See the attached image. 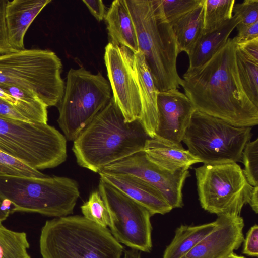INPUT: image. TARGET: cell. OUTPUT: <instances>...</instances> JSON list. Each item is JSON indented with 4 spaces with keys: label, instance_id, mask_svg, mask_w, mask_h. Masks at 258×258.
<instances>
[{
    "label": "cell",
    "instance_id": "3",
    "mask_svg": "<svg viewBox=\"0 0 258 258\" xmlns=\"http://www.w3.org/2000/svg\"><path fill=\"white\" fill-rule=\"evenodd\" d=\"M143 54L159 92L178 89L182 78L177 69L179 51L175 34L166 20L161 0H126Z\"/></svg>",
    "mask_w": 258,
    "mask_h": 258
},
{
    "label": "cell",
    "instance_id": "11",
    "mask_svg": "<svg viewBox=\"0 0 258 258\" xmlns=\"http://www.w3.org/2000/svg\"><path fill=\"white\" fill-rule=\"evenodd\" d=\"M98 191L109 211L110 231L114 238L131 249L150 252L152 248L150 212L101 178Z\"/></svg>",
    "mask_w": 258,
    "mask_h": 258
},
{
    "label": "cell",
    "instance_id": "5",
    "mask_svg": "<svg viewBox=\"0 0 258 258\" xmlns=\"http://www.w3.org/2000/svg\"><path fill=\"white\" fill-rule=\"evenodd\" d=\"M80 196L77 182L60 176L45 178L0 174V199L13 206L10 213H36L61 217L73 213Z\"/></svg>",
    "mask_w": 258,
    "mask_h": 258
},
{
    "label": "cell",
    "instance_id": "21",
    "mask_svg": "<svg viewBox=\"0 0 258 258\" xmlns=\"http://www.w3.org/2000/svg\"><path fill=\"white\" fill-rule=\"evenodd\" d=\"M0 99L13 106L31 122L47 123V107L32 92L0 84Z\"/></svg>",
    "mask_w": 258,
    "mask_h": 258
},
{
    "label": "cell",
    "instance_id": "9",
    "mask_svg": "<svg viewBox=\"0 0 258 258\" xmlns=\"http://www.w3.org/2000/svg\"><path fill=\"white\" fill-rule=\"evenodd\" d=\"M252 137L251 127L234 126L196 110L182 141L204 164L242 162L243 150Z\"/></svg>",
    "mask_w": 258,
    "mask_h": 258
},
{
    "label": "cell",
    "instance_id": "41",
    "mask_svg": "<svg viewBox=\"0 0 258 258\" xmlns=\"http://www.w3.org/2000/svg\"><path fill=\"white\" fill-rule=\"evenodd\" d=\"M123 258H141L140 251L136 249H131L124 250L123 252Z\"/></svg>",
    "mask_w": 258,
    "mask_h": 258
},
{
    "label": "cell",
    "instance_id": "17",
    "mask_svg": "<svg viewBox=\"0 0 258 258\" xmlns=\"http://www.w3.org/2000/svg\"><path fill=\"white\" fill-rule=\"evenodd\" d=\"M51 0H8L5 19L9 43L14 50L25 49V34L34 19Z\"/></svg>",
    "mask_w": 258,
    "mask_h": 258
},
{
    "label": "cell",
    "instance_id": "42",
    "mask_svg": "<svg viewBox=\"0 0 258 258\" xmlns=\"http://www.w3.org/2000/svg\"><path fill=\"white\" fill-rule=\"evenodd\" d=\"M226 258H246V257L244 256L238 255L233 252V253H231L230 255H229L228 256H227Z\"/></svg>",
    "mask_w": 258,
    "mask_h": 258
},
{
    "label": "cell",
    "instance_id": "32",
    "mask_svg": "<svg viewBox=\"0 0 258 258\" xmlns=\"http://www.w3.org/2000/svg\"><path fill=\"white\" fill-rule=\"evenodd\" d=\"M233 12L238 20L235 27L238 31L258 21V0H245L240 3H235Z\"/></svg>",
    "mask_w": 258,
    "mask_h": 258
},
{
    "label": "cell",
    "instance_id": "31",
    "mask_svg": "<svg viewBox=\"0 0 258 258\" xmlns=\"http://www.w3.org/2000/svg\"><path fill=\"white\" fill-rule=\"evenodd\" d=\"M202 2V0H161L165 18L170 24L192 11Z\"/></svg>",
    "mask_w": 258,
    "mask_h": 258
},
{
    "label": "cell",
    "instance_id": "10",
    "mask_svg": "<svg viewBox=\"0 0 258 258\" xmlns=\"http://www.w3.org/2000/svg\"><path fill=\"white\" fill-rule=\"evenodd\" d=\"M197 190L203 209L218 216H240L253 187L237 163L203 164L195 169Z\"/></svg>",
    "mask_w": 258,
    "mask_h": 258
},
{
    "label": "cell",
    "instance_id": "35",
    "mask_svg": "<svg viewBox=\"0 0 258 258\" xmlns=\"http://www.w3.org/2000/svg\"><path fill=\"white\" fill-rule=\"evenodd\" d=\"M258 38V21L245 26L238 31V34L232 38L238 44Z\"/></svg>",
    "mask_w": 258,
    "mask_h": 258
},
{
    "label": "cell",
    "instance_id": "14",
    "mask_svg": "<svg viewBox=\"0 0 258 258\" xmlns=\"http://www.w3.org/2000/svg\"><path fill=\"white\" fill-rule=\"evenodd\" d=\"M157 110L158 122L154 138L180 144L196 110L191 101L178 89L159 92Z\"/></svg>",
    "mask_w": 258,
    "mask_h": 258
},
{
    "label": "cell",
    "instance_id": "4",
    "mask_svg": "<svg viewBox=\"0 0 258 258\" xmlns=\"http://www.w3.org/2000/svg\"><path fill=\"white\" fill-rule=\"evenodd\" d=\"M39 248L42 258H121L124 251L110 230L81 215L47 220Z\"/></svg>",
    "mask_w": 258,
    "mask_h": 258
},
{
    "label": "cell",
    "instance_id": "13",
    "mask_svg": "<svg viewBox=\"0 0 258 258\" xmlns=\"http://www.w3.org/2000/svg\"><path fill=\"white\" fill-rule=\"evenodd\" d=\"M102 170L138 177L157 188L172 209L183 206L182 188L189 176L187 169L168 171L150 161L142 151L109 164Z\"/></svg>",
    "mask_w": 258,
    "mask_h": 258
},
{
    "label": "cell",
    "instance_id": "37",
    "mask_svg": "<svg viewBox=\"0 0 258 258\" xmlns=\"http://www.w3.org/2000/svg\"><path fill=\"white\" fill-rule=\"evenodd\" d=\"M83 2L97 21H101L105 20L107 11H106V7L102 1L83 0Z\"/></svg>",
    "mask_w": 258,
    "mask_h": 258
},
{
    "label": "cell",
    "instance_id": "24",
    "mask_svg": "<svg viewBox=\"0 0 258 258\" xmlns=\"http://www.w3.org/2000/svg\"><path fill=\"white\" fill-rule=\"evenodd\" d=\"M215 224L213 221L200 225H181L165 249L163 258H183L212 231Z\"/></svg>",
    "mask_w": 258,
    "mask_h": 258
},
{
    "label": "cell",
    "instance_id": "26",
    "mask_svg": "<svg viewBox=\"0 0 258 258\" xmlns=\"http://www.w3.org/2000/svg\"><path fill=\"white\" fill-rule=\"evenodd\" d=\"M27 234L0 225V258H31Z\"/></svg>",
    "mask_w": 258,
    "mask_h": 258
},
{
    "label": "cell",
    "instance_id": "34",
    "mask_svg": "<svg viewBox=\"0 0 258 258\" xmlns=\"http://www.w3.org/2000/svg\"><path fill=\"white\" fill-rule=\"evenodd\" d=\"M8 0H0V54L14 50L9 43L5 19V10Z\"/></svg>",
    "mask_w": 258,
    "mask_h": 258
},
{
    "label": "cell",
    "instance_id": "40",
    "mask_svg": "<svg viewBox=\"0 0 258 258\" xmlns=\"http://www.w3.org/2000/svg\"><path fill=\"white\" fill-rule=\"evenodd\" d=\"M10 213V210L0 199V225H2V222L7 219Z\"/></svg>",
    "mask_w": 258,
    "mask_h": 258
},
{
    "label": "cell",
    "instance_id": "18",
    "mask_svg": "<svg viewBox=\"0 0 258 258\" xmlns=\"http://www.w3.org/2000/svg\"><path fill=\"white\" fill-rule=\"evenodd\" d=\"M134 70L141 104L138 119L150 138H153L158 122L157 96L159 91L140 50L134 53Z\"/></svg>",
    "mask_w": 258,
    "mask_h": 258
},
{
    "label": "cell",
    "instance_id": "2",
    "mask_svg": "<svg viewBox=\"0 0 258 258\" xmlns=\"http://www.w3.org/2000/svg\"><path fill=\"white\" fill-rule=\"evenodd\" d=\"M149 138L139 119L125 121L112 97L74 141L72 150L80 166L98 173L109 164L143 151Z\"/></svg>",
    "mask_w": 258,
    "mask_h": 258
},
{
    "label": "cell",
    "instance_id": "39",
    "mask_svg": "<svg viewBox=\"0 0 258 258\" xmlns=\"http://www.w3.org/2000/svg\"><path fill=\"white\" fill-rule=\"evenodd\" d=\"M248 204L252 210L256 213H258V186H254Z\"/></svg>",
    "mask_w": 258,
    "mask_h": 258
},
{
    "label": "cell",
    "instance_id": "1",
    "mask_svg": "<svg viewBox=\"0 0 258 258\" xmlns=\"http://www.w3.org/2000/svg\"><path fill=\"white\" fill-rule=\"evenodd\" d=\"M236 46L229 38L208 61L188 69L181 86L196 110L234 126L251 127L258 124V108L241 84L236 62Z\"/></svg>",
    "mask_w": 258,
    "mask_h": 258
},
{
    "label": "cell",
    "instance_id": "22",
    "mask_svg": "<svg viewBox=\"0 0 258 258\" xmlns=\"http://www.w3.org/2000/svg\"><path fill=\"white\" fill-rule=\"evenodd\" d=\"M238 20L233 16L217 29L203 33L192 51L188 55L189 67L194 69L208 61L225 44Z\"/></svg>",
    "mask_w": 258,
    "mask_h": 258
},
{
    "label": "cell",
    "instance_id": "12",
    "mask_svg": "<svg viewBox=\"0 0 258 258\" xmlns=\"http://www.w3.org/2000/svg\"><path fill=\"white\" fill-rule=\"evenodd\" d=\"M104 61L112 97L125 121L138 119L141 104L134 75V53L109 42L105 48Z\"/></svg>",
    "mask_w": 258,
    "mask_h": 258
},
{
    "label": "cell",
    "instance_id": "38",
    "mask_svg": "<svg viewBox=\"0 0 258 258\" xmlns=\"http://www.w3.org/2000/svg\"><path fill=\"white\" fill-rule=\"evenodd\" d=\"M0 117L31 122L8 102L0 99Z\"/></svg>",
    "mask_w": 258,
    "mask_h": 258
},
{
    "label": "cell",
    "instance_id": "23",
    "mask_svg": "<svg viewBox=\"0 0 258 258\" xmlns=\"http://www.w3.org/2000/svg\"><path fill=\"white\" fill-rule=\"evenodd\" d=\"M204 2L171 25L175 36L179 53L188 55L204 33Z\"/></svg>",
    "mask_w": 258,
    "mask_h": 258
},
{
    "label": "cell",
    "instance_id": "27",
    "mask_svg": "<svg viewBox=\"0 0 258 258\" xmlns=\"http://www.w3.org/2000/svg\"><path fill=\"white\" fill-rule=\"evenodd\" d=\"M235 0H204V33L215 30L233 17Z\"/></svg>",
    "mask_w": 258,
    "mask_h": 258
},
{
    "label": "cell",
    "instance_id": "29",
    "mask_svg": "<svg viewBox=\"0 0 258 258\" xmlns=\"http://www.w3.org/2000/svg\"><path fill=\"white\" fill-rule=\"evenodd\" d=\"M0 174L37 178L49 176L1 150Z\"/></svg>",
    "mask_w": 258,
    "mask_h": 258
},
{
    "label": "cell",
    "instance_id": "16",
    "mask_svg": "<svg viewBox=\"0 0 258 258\" xmlns=\"http://www.w3.org/2000/svg\"><path fill=\"white\" fill-rule=\"evenodd\" d=\"M98 173L100 178L144 206L152 216L156 214L164 215L172 210L157 188L138 177L104 170Z\"/></svg>",
    "mask_w": 258,
    "mask_h": 258
},
{
    "label": "cell",
    "instance_id": "19",
    "mask_svg": "<svg viewBox=\"0 0 258 258\" xmlns=\"http://www.w3.org/2000/svg\"><path fill=\"white\" fill-rule=\"evenodd\" d=\"M143 151L150 161L171 172L188 169L192 165L201 162L181 144H172L156 138L146 141Z\"/></svg>",
    "mask_w": 258,
    "mask_h": 258
},
{
    "label": "cell",
    "instance_id": "36",
    "mask_svg": "<svg viewBox=\"0 0 258 258\" xmlns=\"http://www.w3.org/2000/svg\"><path fill=\"white\" fill-rule=\"evenodd\" d=\"M237 46L247 58L258 63V38L238 44Z\"/></svg>",
    "mask_w": 258,
    "mask_h": 258
},
{
    "label": "cell",
    "instance_id": "33",
    "mask_svg": "<svg viewBox=\"0 0 258 258\" xmlns=\"http://www.w3.org/2000/svg\"><path fill=\"white\" fill-rule=\"evenodd\" d=\"M242 253L248 256L256 257L258 256V226H252L246 234L243 240Z\"/></svg>",
    "mask_w": 258,
    "mask_h": 258
},
{
    "label": "cell",
    "instance_id": "7",
    "mask_svg": "<svg viewBox=\"0 0 258 258\" xmlns=\"http://www.w3.org/2000/svg\"><path fill=\"white\" fill-rule=\"evenodd\" d=\"M0 150L36 170L52 168L66 160L67 139L47 123L0 117Z\"/></svg>",
    "mask_w": 258,
    "mask_h": 258
},
{
    "label": "cell",
    "instance_id": "25",
    "mask_svg": "<svg viewBox=\"0 0 258 258\" xmlns=\"http://www.w3.org/2000/svg\"><path fill=\"white\" fill-rule=\"evenodd\" d=\"M235 57L243 89L250 101L258 108V63L247 58L237 46Z\"/></svg>",
    "mask_w": 258,
    "mask_h": 258
},
{
    "label": "cell",
    "instance_id": "6",
    "mask_svg": "<svg viewBox=\"0 0 258 258\" xmlns=\"http://www.w3.org/2000/svg\"><path fill=\"white\" fill-rule=\"evenodd\" d=\"M62 68L49 50L25 48L0 54V84L31 91L47 107L57 106L65 89Z\"/></svg>",
    "mask_w": 258,
    "mask_h": 258
},
{
    "label": "cell",
    "instance_id": "30",
    "mask_svg": "<svg viewBox=\"0 0 258 258\" xmlns=\"http://www.w3.org/2000/svg\"><path fill=\"white\" fill-rule=\"evenodd\" d=\"M242 162L248 182L253 187L258 186V139L246 144L242 152Z\"/></svg>",
    "mask_w": 258,
    "mask_h": 258
},
{
    "label": "cell",
    "instance_id": "8",
    "mask_svg": "<svg viewBox=\"0 0 258 258\" xmlns=\"http://www.w3.org/2000/svg\"><path fill=\"white\" fill-rule=\"evenodd\" d=\"M109 82L101 73L81 67L67 74L63 96L57 106V122L67 140L74 141L111 98Z\"/></svg>",
    "mask_w": 258,
    "mask_h": 258
},
{
    "label": "cell",
    "instance_id": "28",
    "mask_svg": "<svg viewBox=\"0 0 258 258\" xmlns=\"http://www.w3.org/2000/svg\"><path fill=\"white\" fill-rule=\"evenodd\" d=\"M83 216L103 227H110L111 219L107 206L98 190L91 193L81 206Z\"/></svg>",
    "mask_w": 258,
    "mask_h": 258
},
{
    "label": "cell",
    "instance_id": "20",
    "mask_svg": "<svg viewBox=\"0 0 258 258\" xmlns=\"http://www.w3.org/2000/svg\"><path fill=\"white\" fill-rule=\"evenodd\" d=\"M105 20L110 43L125 47L134 53L139 51L136 29L126 0L114 1Z\"/></svg>",
    "mask_w": 258,
    "mask_h": 258
},
{
    "label": "cell",
    "instance_id": "15",
    "mask_svg": "<svg viewBox=\"0 0 258 258\" xmlns=\"http://www.w3.org/2000/svg\"><path fill=\"white\" fill-rule=\"evenodd\" d=\"M212 231L183 258H226L243 242V219L240 216H218Z\"/></svg>",
    "mask_w": 258,
    "mask_h": 258
}]
</instances>
